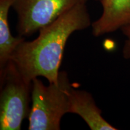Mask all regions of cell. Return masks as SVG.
Masks as SVG:
<instances>
[{"label": "cell", "instance_id": "cell-2", "mask_svg": "<svg viewBox=\"0 0 130 130\" xmlns=\"http://www.w3.org/2000/svg\"><path fill=\"white\" fill-rule=\"evenodd\" d=\"M29 130H60L63 116L69 113L68 91L72 86L66 71H60L57 83L45 85L32 80Z\"/></svg>", "mask_w": 130, "mask_h": 130}, {"label": "cell", "instance_id": "cell-8", "mask_svg": "<svg viewBox=\"0 0 130 130\" xmlns=\"http://www.w3.org/2000/svg\"><path fill=\"white\" fill-rule=\"evenodd\" d=\"M121 30L126 38L122 48L123 57L125 59H130V25L122 27Z\"/></svg>", "mask_w": 130, "mask_h": 130}, {"label": "cell", "instance_id": "cell-9", "mask_svg": "<svg viewBox=\"0 0 130 130\" xmlns=\"http://www.w3.org/2000/svg\"><path fill=\"white\" fill-rule=\"evenodd\" d=\"M98 1H100V0H98Z\"/></svg>", "mask_w": 130, "mask_h": 130}, {"label": "cell", "instance_id": "cell-5", "mask_svg": "<svg viewBox=\"0 0 130 130\" xmlns=\"http://www.w3.org/2000/svg\"><path fill=\"white\" fill-rule=\"evenodd\" d=\"M101 15L92 22V35L100 37L130 25V0H100Z\"/></svg>", "mask_w": 130, "mask_h": 130}, {"label": "cell", "instance_id": "cell-1", "mask_svg": "<svg viewBox=\"0 0 130 130\" xmlns=\"http://www.w3.org/2000/svg\"><path fill=\"white\" fill-rule=\"evenodd\" d=\"M86 3H78L40 29L35 39L25 40L18 46L11 60L27 80L42 77L49 83L57 82L68 39L74 32L92 25Z\"/></svg>", "mask_w": 130, "mask_h": 130}, {"label": "cell", "instance_id": "cell-3", "mask_svg": "<svg viewBox=\"0 0 130 130\" xmlns=\"http://www.w3.org/2000/svg\"><path fill=\"white\" fill-rule=\"evenodd\" d=\"M32 88L13 61L0 69V129H21L30 113Z\"/></svg>", "mask_w": 130, "mask_h": 130}, {"label": "cell", "instance_id": "cell-4", "mask_svg": "<svg viewBox=\"0 0 130 130\" xmlns=\"http://www.w3.org/2000/svg\"><path fill=\"white\" fill-rule=\"evenodd\" d=\"M87 0H13L17 14L16 31L30 37L78 3Z\"/></svg>", "mask_w": 130, "mask_h": 130}, {"label": "cell", "instance_id": "cell-6", "mask_svg": "<svg viewBox=\"0 0 130 130\" xmlns=\"http://www.w3.org/2000/svg\"><path fill=\"white\" fill-rule=\"evenodd\" d=\"M69 113L80 116L92 130H117L102 116L92 95L86 90L70 87L68 91Z\"/></svg>", "mask_w": 130, "mask_h": 130}, {"label": "cell", "instance_id": "cell-7", "mask_svg": "<svg viewBox=\"0 0 130 130\" xmlns=\"http://www.w3.org/2000/svg\"><path fill=\"white\" fill-rule=\"evenodd\" d=\"M13 0H0V69L11 60L13 54L25 37H13L10 32L9 13Z\"/></svg>", "mask_w": 130, "mask_h": 130}]
</instances>
